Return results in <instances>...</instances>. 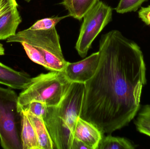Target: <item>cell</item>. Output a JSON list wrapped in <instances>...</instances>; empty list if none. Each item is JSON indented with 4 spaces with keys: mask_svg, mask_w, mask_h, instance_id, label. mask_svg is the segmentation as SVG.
I'll return each mask as SVG.
<instances>
[{
    "mask_svg": "<svg viewBox=\"0 0 150 149\" xmlns=\"http://www.w3.org/2000/svg\"><path fill=\"white\" fill-rule=\"evenodd\" d=\"M147 1L148 0H120L115 10L120 14L136 11Z\"/></svg>",
    "mask_w": 150,
    "mask_h": 149,
    "instance_id": "cell-17",
    "label": "cell"
},
{
    "mask_svg": "<svg viewBox=\"0 0 150 149\" xmlns=\"http://www.w3.org/2000/svg\"><path fill=\"white\" fill-rule=\"evenodd\" d=\"M7 42L20 43L32 61L50 71H64L68 62L62 53L55 27L49 30L29 28L9 37Z\"/></svg>",
    "mask_w": 150,
    "mask_h": 149,
    "instance_id": "cell-3",
    "label": "cell"
},
{
    "mask_svg": "<svg viewBox=\"0 0 150 149\" xmlns=\"http://www.w3.org/2000/svg\"><path fill=\"white\" fill-rule=\"evenodd\" d=\"M139 18L146 25L150 27V5L145 7H142L138 11Z\"/></svg>",
    "mask_w": 150,
    "mask_h": 149,
    "instance_id": "cell-20",
    "label": "cell"
},
{
    "mask_svg": "<svg viewBox=\"0 0 150 149\" xmlns=\"http://www.w3.org/2000/svg\"><path fill=\"white\" fill-rule=\"evenodd\" d=\"M99 43V63L84 84L79 117L110 134L127 126L138 114L147 83L146 66L139 45L119 31L102 35Z\"/></svg>",
    "mask_w": 150,
    "mask_h": 149,
    "instance_id": "cell-1",
    "label": "cell"
},
{
    "mask_svg": "<svg viewBox=\"0 0 150 149\" xmlns=\"http://www.w3.org/2000/svg\"><path fill=\"white\" fill-rule=\"evenodd\" d=\"M85 85L72 83L59 103L47 107L44 119L54 149H71L77 119L80 116Z\"/></svg>",
    "mask_w": 150,
    "mask_h": 149,
    "instance_id": "cell-2",
    "label": "cell"
},
{
    "mask_svg": "<svg viewBox=\"0 0 150 149\" xmlns=\"http://www.w3.org/2000/svg\"><path fill=\"white\" fill-rule=\"evenodd\" d=\"M18 6L16 0H0V16L13 7Z\"/></svg>",
    "mask_w": 150,
    "mask_h": 149,
    "instance_id": "cell-19",
    "label": "cell"
},
{
    "mask_svg": "<svg viewBox=\"0 0 150 149\" xmlns=\"http://www.w3.org/2000/svg\"><path fill=\"white\" fill-rule=\"evenodd\" d=\"M99 1V0H62L61 4L68 10L70 17L80 21Z\"/></svg>",
    "mask_w": 150,
    "mask_h": 149,
    "instance_id": "cell-11",
    "label": "cell"
},
{
    "mask_svg": "<svg viewBox=\"0 0 150 149\" xmlns=\"http://www.w3.org/2000/svg\"><path fill=\"white\" fill-rule=\"evenodd\" d=\"M69 15L62 17H47L37 21L30 29L32 30H49L55 27L56 24L62 19L69 17Z\"/></svg>",
    "mask_w": 150,
    "mask_h": 149,
    "instance_id": "cell-16",
    "label": "cell"
},
{
    "mask_svg": "<svg viewBox=\"0 0 150 149\" xmlns=\"http://www.w3.org/2000/svg\"><path fill=\"white\" fill-rule=\"evenodd\" d=\"M31 80L28 73L15 71L0 62V84L13 89L23 90Z\"/></svg>",
    "mask_w": 150,
    "mask_h": 149,
    "instance_id": "cell-9",
    "label": "cell"
},
{
    "mask_svg": "<svg viewBox=\"0 0 150 149\" xmlns=\"http://www.w3.org/2000/svg\"><path fill=\"white\" fill-rule=\"evenodd\" d=\"M104 134L94 124L79 117L76 122L74 137L81 141L90 149H98Z\"/></svg>",
    "mask_w": 150,
    "mask_h": 149,
    "instance_id": "cell-8",
    "label": "cell"
},
{
    "mask_svg": "<svg viewBox=\"0 0 150 149\" xmlns=\"http://www.w3.org/2000/svg\"><path fill=\"white\" fill-rule=\"evenodd\" d=\"M134 122L137 130L150 137V105L141 108Z\"/></svg>",
    "mask_w": 150,
    "mask_h": 149,
    "instance_id": "cell-15",
    "label": "cell"
},
{
    "mask_svg": "<svg viewBox=\"0 0 150 149\" xmlns=\"http://www.w3.org/2000/svg\"><path fill=\"white\" fill-rule=\"evenodd\" d=\"M136 148V145L126 138L108 135L103 136L98 149H134Z\"/></svg>",
    "mask_w": 150,
    "mask_h": 149,
    "instance_id": "cell-14",
    "label": "cell"
},
{
    "mask_svg": "<svg viewBox=\"0 0 150 149\" xmlns=\"http://www.w3.org/2000/svg\"><path fill=\"white\" fill-rule=\"evenodd\" d=\"M71 149H90V148L83 142L74 138Z\"/></svg>",
    "mask_w": 150,
    "mask_h": 149,
    "instance_id": "cell-21",
    "label": "cell"
},
{
    "mask_svg": "<svg viewBox=\"0 0 150 149\" xmlns=\"http://www.w3.org/2000/svg\"><path fill=\"white\" fill-rule=\"evenodd\" d=\"M4 55V49L3 45L0 43V56Z\"/></svg>",
    "mask_w": 150,
    "mask_h": 149,
    "instance_id": "cell-22",
    "label": "cell"
},
{
    "mask_svg": "<svg viewBox=\"0 0 150 149\" xmlns=\"http://www.w3.org/2000/svg\"><path fill=\"white\" fill-rule=\"evenodd\" d=\"M22 114L21 138L23 149H40L35 129L27 114L25 111Z\"/></svg>",
    "mask_w": 150,
    "mask_h": 149,
    "instance_id": "cell-13",
    "label": "cell"
},
{
    "mask_svg": "<svg viewBox=\"0 0 150 149\" xmlns=\"http://www.w3.org/2000/svg\"><path fill=\"white\" fill-rule=\"evenodd\" d=\"M47 106L40 102L33 101L24 107L22 111H25L30 113L37 117L44 120L47 113Z\"/></svg>",
    "mask_w": 150,
    "mask_h": 149,
    "instance_id": "cell-18",
    "label": "cell"
},
{
    "mask_svg": "<svg viewBox=\"0 0 150 149\" xmlns=\"http://www.w3.org/2000/svg\"><path fill=\"white\" fill-rule=\"evenodd\" d=\"M72 83L63 71H51L32 78L29 85L18 95V112H21L24 107L33 101L42 102L47 107L57 106Z\"/></svg>",
    "mask_w": 150,
    "mask_h": 149,
    "instance_id": "cell-4",
    "label": "cell"
},
{
    "mask_svg": "<svg viewBox=\"0 0 150 149\" xmlns=\"http://www.w3.org/2000/svg\"><path fill=\"white\" fill-rule=\"evenodd\" d=\"M18 101L16 92L0 87V143L4 149H23L22 117Z\"/></svg>",
    "mask_w": 150,
    "mask_h": 149,
    "instance_id": "cell-5",
    "label": "cell"
},
{
    "mask_svg": "<svg viewBox=\"0 0 150 149\" xmlns=\"http://www.w3.org/2000/svg\"><path fill=\"white\" fill-rule=\"evenodd\" d=\"M112 7L100 1L85 15L75 46L81 57L86 56L93 42L112 21Z\"/></svg>",
    "mask_w": 150,
    "mask_h": 149,
    "instance_id": "cell-6",
    "label": "cell"
},
{
    "mask_svg": "<svg viewBox=\"0 0 150 149\" xmlns=\"http://www.w3.org/2000/svg\"><path fill=\"white\" fill-rule=\"evenodd\" d=\"M25 1L27 2H30L31 1H32V0H24Z\"/></svg>",
    "mask_w": 150,
    "mask_h": 149,
    "instance_id": "cell-23",
    "label": "cell"
},
{
    "mask_svg": "<svg viewBox=\"0 0 150 149\" xmlns=\"http://www.w3.org/2000/svg\"><path fill=\"white\" fill-rule=\"evenodd\" d=\"M99 60V52H94L81 61L68 62L63 72L70 82L85 84L95 74Z\"/></svg>",
    "mask_w": 150,
    "mask_h": 149,
    "instance_id": "cell-7",
    "label": "cell"
},
{
    "mask_svg": "<svg viewBox=\"0 0 150 149\" xmlns=\"http://www.w3.org/2000/svg\"><path fill=\"white\" fill-rule=\"evenodd\" d=\"M25 112L27 114L35 129L40 149H54L53 142L44 120L30 113Z\"/></svg>",
    "mask_w": 150,
    "mask_h": 149,
    "instance_id": "cell-12",
    "label": "cell"
},
{
    "mask_svg": "<svg viewBox=\"0 0 150 149\" xmlns=\"http://www.w3.org/2000/svg\"><path fill=\"white\" fill-rule=\"evenodd\" d=\"M13 7L0 16V40L15 35L22 18L17 9Z\"/></svg>",
    "mask_w": 150,
    "mask_h": 149,
    "instance_id": "cell-10",
    "label": "cell"
}]
</instances>
